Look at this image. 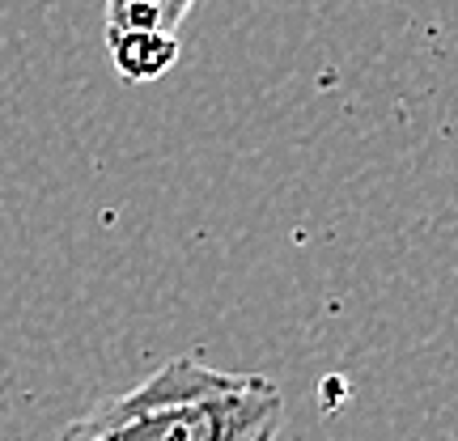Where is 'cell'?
<instances>
[{
	"mask_svg": "<svg viewBox=\"0 0 458 441\" xmlns=\"http://www.w3.org/2000/svg\"><path fill=\"white\" fill-rule=\"evenodd\" d=\"M284 394L263 374L170 357L131 391L102 399L55 441H276Z\"/></svg>",
	"mask_w": 458,
	"mask_h": 441,
	"instance_id": "1",
	"label": "cell"
},
{
	"mask_svg": "<svg viewBox=\"0 0 458 441\" xmlns=\"http://www.w3.org/2000/svg\"><path fill=\"white\" fill-rule=\"evenodd\" d=\"M106 51H111V68L128 85L162 81L170 68L179 64V34L165 30H119L106 34Z\"/></svg>",
	"mask_w": 458,
	"mask_h": 441,
	"instance_id": "2",
	"label": "cell"
},
{
	"mask_svg": "<svg viewBox=\"0 0 458 441\" xmlns=\"http://www.w3.org/2000/svg\"><path fill=\"white\" fill-rule=\"evenodd\" d=\"M196 0H106V34L119 30H165L179 34Z\"/></svg>",
	"mask_w": 458,
	"mask_h": 441,
	"instance_id": "3",
	"label": "cell"
}]
</instances>
